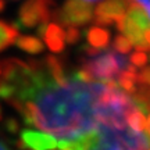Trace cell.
I'll list each match as a JSON object with an SVG mask.
<instances>
[{
	"instance_id": "cell-1",
	"label": "cell",
	"mask_w": 150,
	"mask_h": 150,
	"mask_svg": "<svg viewBox=\"0 0 150 150\" xmlns=\"http://www.w3.org/2000/svg\"><path fill=\"white\" fill-rule=\"evenodd\" d=\"M0 96L31 127L22 140L33 150H57L125 122L143 104L120 91L112 81H95L85 71L65 75L59 61H8L0 78Z\"/></svg>"
},
{
	"instance_id": "cell-2",
	"label": "cell",
	"mask_w": 150,
	"mask_h": 150,
	"mask_svg": "<svg viewBox=\"0 0 150 150\" xmlns=\"http://www.w3.org/2000/svg\"><path fill=\"white\" fill-rule=\"evenodd\" d=\"M57 150H150V135L143 129L140 111L129 121L106 125L96 134Z\"/></svg>"
},
{
	"instance_id": "cell-3",
	"label": "cell",
	"mask_w": 150,
	"mask_h": 150,
	"mask_svg": "<svg viewBox=\"0 0 150 150\" xmlns=\"http://www.w3.org/2000/svg\"><path fill=\"white\" fill-rule=\"evenodd\" d=\"M128 61L124 56H120L115 52H107L104 54H99L97 59L91 60L83 71L88 72L93 79L107 82L112 81L115 75L122 74L125 70H128Z\"/></svg>"
},
{
	"instance_id": "cell-4",
	"label": "cell",
	"mask_w": 150,
	"mask_h": 150,
	"mask_svg": "<svg viewBox=\"0 0 150 150\" xmlns=\"http://www.w3.org/2000/svg\"><path fill=\"white\" fill-rule=\"evenodd\" d=\"M128 14L125 17V28H124V33H127L131 43H134L135 46L139 43L145 42L143 40V33L145 29L150 25L147 17L145 13L140 10L138 4H135L134 1L128 6Z\"/></svg>"
},
{
	"instance_id": "cell-5",
	"label": "cell",
	"mask_w": 150,
	"mask_h": 150,
	"mask_svg": "<svg viewBox=\"0 0 150 150\" xmlns=\"http://www.w3.org/2000/svg\"><path fill=\"white\" fill-rule=\"evenodd\" d=\"M65 24H85L92 18V7L83 0H68L64 6Z\"/></svg>"
},
{
	"instance_id": "cell-6",
	"label": "cell",
	"mask_w": 150,
	"mask_h": 150,
	"mask_svg": "<svg viewBox=\"0 0 150 150\" xmlns=\"http://www.w3.org/2000/svg\"><path fill=\"white\" fill-rule=\"evenodd\" d=\"M88 40L91 43L92 46L95 47H106L108 45V32L106 29H102V28H92L88 31Z\"/></svg>"
},
{
	"instance_id": "cell-7",
	"label": "cell",
	"mask_w": 150,
	"mask_h": 150,
	"mask_svg": "<svg viewBox=\"0 0 150 150\" xmlns=\"http://www.w3.org/2000/svg\"><path fill=\"white\" fill-rule=\"evenodd\" d=\"M63 31L60 29L59 27H56V25H52V27L49 28V33H47V42L50 45V47L56 50V52H59L63 49Z\"/></svg>"
},
{
	"instance_id": "cell-8",
	"label": "cell",
	"mask_w": 150,
	"mask_h": 150,
	"mask_svg": "<svg viewBox=\"0 0 150 150\" xmlns=\"http://www.w3.org/2000/svg\"><path fill=\"white\" fill-rule=\"evenodd\" d=\"M131 47H132V43H131V40H129L128 38L122 36V35L115 38V40H114V49L117 52H120L121 54L128 53L129 50H131Z\"/></svg>"
},
{
	"instance_id": "cell-9",
	"label": "cell",
	"mask_w": 150,
	"mask_h": 150,
	"mask_svg": "<svg viewBox=\"0 0 150 150\" xmlns=\"http://www.w3.org/2000/svg\"><path fill=\"white\" fill-rule=\"evenodd\" d=\"M147 61V56L143 52H138V53H134L131 56V63L134 65H138V67H142V65L146 64Z\"/></svg>"
},
{
	"instance_id": "cell-10",
	"label": "cell",
	"mask_w": 150,
	"mask_h": 150,
	"mask_svg": "<svg viewBox=\"0 0 150 150\" xmlns=\"http://www.w3.org/2000/svg\"><path fill=\"white\" fill-rule=\"evenodd\" d=\"M78 31L76 29H74V28H71L70 31H68V33H67V39H68V42H75L76 39H78Z\"/></svg>"
},
{
	"instance_id": "cell-11",
	"label": "cell",
	"mask_w": 150,
	"mask_h": 150,
	"mask_svg": "<svg viewBox=\"0 0 150 150\" xmlns=\"http://www.w3.org/2000/svg\"><path fill=\"white\" fill-rule=\"evenodd\" d=\"M143 40H145L147 45H150V25L145 29V33H143Z\"/></svg>"
},
{
	"instance_id": "cell-12",
	"label": "cell",
	"mask_w": 150,
	"mask_h": 150,
	"mask_svg": "<svg viewBox=\"0 0 150 150\" xmlns=\"http://www.w3.org/2000/svg\"><path fill=\"white\" fill-rule=\"evenodd\" d=\"M0 150H10L7 146H6V143L3 142V140H0Z\"/></svg>"
},
{
	"instance_id": "cell-13",
	"label": "cell",
	"mask_w": 150,
	"mask_h": 150,
	"mask_svg": "<svg viewBox=\"0 0 150 150\" xmlns=\"http://www.w3.org/2000/svg\"><path fill=\"white\" fill-rule=\"evenodd\" d=\"M83 1H88V3H89V1H96V0H83Z\"/></svg>"
}]
</instances>
